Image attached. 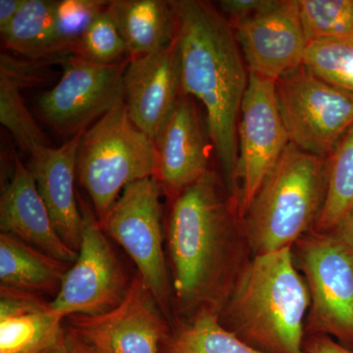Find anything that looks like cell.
I'll return each mask as SVG.
<instances>
[{
  "mask_svg": "<svg viewBox=\"0 0 353 353\" xmlns=\"http://www.w3.org/2000/svg\"><path fill=\"white\" fill-rule=\"evenodd\" d=\"M171 202L166 234L174 297L183 312L219 315L243 266L236 204L212 170Z\"/></svg>",
  "mask_w": 353,
  "mask_h": 353,
  "instance_id": "obj_1",
  "label": "cell"
},
{
  "mask_svg": "<svg viewBox=\"0 0 353 353\" xmlns=\"http://www.w3.org/2000/svg\"><path fill=\"white\" fill-rule=\"evenodd\" d=\"M182 92L201 102L222 180L236 202L238 127L250 72L232 25L211 2L172 1Z\"/></svg>",
  "mask_w": 353,
  "mask_h": 353,
  "instance_id": "obj_2",
  "label": "cell"
},
{
  "mask_svg": "<svg viewBox=\"0 0 353 353\" xmlns=\"http://www.w3.org/2000/svg\"><path fill=\"white\" fill-rule=\"evenodd\" d=\"M310 297L292 248L243 265L222 310L225 328L262 353H303Z\"/></svg>",
  "mask_w": 353,
  "mask_h": 353,
  "instance_id": "obj_3",
  "label": "cell"
},
{
  "mask_svg": "<svg viewBox=\"0 0 353 353\" xmlns=\"http://www.w3.org/2000/svg\"><path fill=\"white\" fill-rule=\"evenodd\" d=\"M326 188V159L290 143L241 220L253 254L294 248L312 232Z\"/></svg>",
  "mask_w": 353,
  "mask_h": 353,
  "instance_id": "obj_4",
  "label": "cell"
},
{
  "mask_svg": "<svg viewBox=\"0 0 353 353\" xmlns=\"http://www.w3.org/2000/svg\"><path fill=\"white\" fill-rule=\"evenodd\" d=\"M154 141L128 114L125 97L83 132L77 152V176L92 201L99 224L130 183L157 176Z\"/></svg>",
  "mask_w": 353,
  "mask_h": 353,
  "instance_id": "obj_5",
  "label": "cell"
},
{
  "mask_svg": "<svg viewBox=\"0 0 353 353\" xmlns=\"http://www.w3.org/2000/svg\"><path fill=\"white\" fill-rule=\"evenodd\" d=\"M294 248L310 297L306 334H326L353 352V252L314 232Z\"/></svg>",
  "mask_w": 353,
  "mask_h": 353,
  "instance_id": "obj_6",
  "label": "cell"
},
{
  "mask_svg": "<svg viewBox=\"0 0 353 353\" xmlns=\"http://www.w3.org/2000/svg\"><path fill=\"white\" fill-rule=\"evenodd\" d=\"M163 194L157 176L130 183L101 226L104 233L126 250L170 322L173 289L164 253L160 201Z\"/></svg>",
  "mask_w": 353,
  "mask_h": 353,
  "instance_id": "obj_7",
  "label": "cell"
},
{
  "mask_svg": "<svg viewBox=\"0 0 353 353\" xmlns=\"http://www.w3.org/2000/svg\"><path fill=\"white\" fill-rule=\"evenodd\" d=\"M275 90L290 143L326 159L353 125V94L320 80L303 65L276 81Z\"/></svg>",
  "mask_w": 353,
  "mask_h": 353,
  "instance_id": "obj_8",
  "label": "cell"
},
{
  "mask_svg": "<svg viewBox=\"0 0 353 353\" xmlns=\"http://www.w3.org/2000/svg\"><path fill=\"white\" fill-rule=\"evenodd\" d=\"M83 217L78 257L65 276L57 296L51 301L61 316H97L117 307L126 296L128 280L94 209L78 196Z\"/></svg>",
  "mask_w": 353,
  "mask_h": 353,
  "instance_id": "obj_9",
  "label": "cell"
},
{
  "mask_svg": "<svg viewBox=\"0 0 353 353\" xmlns=\"http://www.w3.org/2000/svg\"><path fill=\"white\" fill-rule=\"evenodd\" d=\"M238 143L236 208L243 220L290 143L279 110L273 81L250 73L241 104Z\"/></svg>",
  "mask_w": 353,
  "mask_h": 353,
  "instance_id": "obj_10",
  "label": "cell"
},
{
  "mask_svg": "<svg viewBox=\"0 0 353 353\" xmlns=\"http://www.w3.org/2000/svg\"><path fill=\"white\" fill-rule=\"evenodd\" d=\"M61 59V79L39 97V110L55 131L75 136L124 99V76L130 59L112 65L94 63L74 55Z\"/></svg>",
  "mask_w": 353,
  "mask_h": 353,
  "instance_id": "obj_11",
  "label": "cell"
},
{
  "mask_svg": "<svg viewBox=\"0 0 353 353\" xmlns=\"http://www.w3.org/2000/svg\"><path fill=\"white\" fill-rule=\"evenodd\" d=\"M65 329L108 353H161L171 332L139 274L117 307L101 315L71 316Z\"/></svg>",
  "mask_w": 353,
  "mask_h": 353,
  "instance_id": "obj_12",
  "label": "cell"
},
{
  "mask_svg": "<svg viewBox=\"0 0 353 353\" xmlns=\"http://www.w3.org/2000/svg\"><path fill=\"white\" fill-rule=\"evenodd\" d=\"M232 27L250 73L276 82L303 64L308 41L299 0H274L263 12Z\"/></svg>",
  "mask_w": 353,
  "mask_h": 353,
  "instance_id": "obj_13",
  "label": "cell"
},
{
  "mask_svg": "<svg viewBox=\"0 0 353 353\" xmlns=\"http://www.w3.org/2000/svg\"><path fill=\"white\" fill-rule=\"evenodd\" d=\"M124 88L130 119L155 141L183 94L176 38L161 50L130 58Z\"/></svg>",
  "mask_w": 353,
  "mask_h": 353,
  "instance_id": "obj_14",
  "label": "cell"
},
{
  "mask_svg": "<svg viewBox=\"0 0 353 353\" xmlns=\"http://www.w3.org/2000/svg\"><path fill=\"white\" fill-rule=\"evenodd\" d=\"M209 137L192 97L182 94L154 143L157 176L165 196L173 201L199 181L208 168Z\"/></svg>",
  "mask_w": 353,
  "mask_h": 353,
  "instance_id": "obj_15",
  "label": "cell"
},
{
  "mask_svg": "<svg viewBox=\"0 0 353 353\" xmlns=\"http://www.w3.org/2000/svg\"><path fill=\"white\" fill-rule=\"evenodd\" d=\"M0 230L66 263L78 257L60 238L29 167L18 157L0 199Z\"/></svg>",
  "mask_w": 353,
  "mask_h": 353,
  "instance_id": "obj_16",
  "label": "cell"
},
{
  "mask_svg": "<svg viewBox=\"0 0 353 353\" xmlns=\"http://www.w3.org/2000/svg\"><path fill=\"white\" fill-rule=\"evenodd\" d=\"M85 132V131H83ZM83 132L59 148L43 146L31 155L29 169L62 241L79 252L83 217L76 194L77 152Z\"/></svg>",
  "mask_w": 353,
  "mask_h": 353,
  "instance_id": "obj_17",
  "label": "cell"
},
{
  "mask_svg": "<svg viewBox=\"0 0 353 353\" xmlns=\"http://www.w3.org/2000/svg\"><path fill=\"white\" fill-rule=\"evenodd\" d=\"M64 321L43 296L0 285V353H53Z\"/></svg>",
  "mask_w": 353,
  "mask_h": 353,
  "instance_id": "obj_18",
  "label": "cell"
},
{
  "mask_svg": "<svg viewBox=\"0 0 353 353\" xmlns=\"http://www.w3.org/2000/svg\"><path fill=\"white\" fill-rule=\"evenodd\" d=\"M108 10L126 43L130 58L161 50L176 38L172 1L111 0Z\"/></svg>",
  "mask_w": 353,
  "mask_h": 353,
  "instance_id": "obj_19",
  "label": "cell"
},
{
  "mask_svg": "<svg viewBox=\"0 0 353 353\" xmlns=\"http://www.w3.org/2000/svg\"><path fill=\"white\" fill-rule=\"evenodd\" d=\"M46 64L0 54V123L30 155L46 146V137L26 108L21 90L38 82L39 69Z\"/></svg>",
  "mask_w": 353,
  "mask_h": 353,
  "instance_id": "obj_20",
  "label": "cell"
},
{
  "mask_svg": "<svg viewBox=\"0 0 353 353\" xmlns=\"http://www.w3.org/2000/svg\"><path fill=\"white\" fill-rule=\"evenodd\" d=\"M71 264L50 256L12 234H0V285L43 296H57Z\"/></svg>",
  "mask_w": 353,
  "mask_h": 353,
  "instance_id": "obj_21",
  "label": "cell"
},
{
  "mask_svg": "<svg viewBox=\"0 0 353 353\" xmlns=\"http://www.w3.org/2000/svg\"><path fill=\"white\" fill-rule=\"evenodd\" d=\"M54 0H27L1 34L8 50L34 61L61 59L55 32Z\"/></svg>",
  "mask_w": 353,
  "mask_h": 353,
  "instance_id": "obj_22",
  "label": "cell"
},
{
  "mask_svg": "<svg viewBox=\"0 0 353 353\" xmlns=\"http://www.w3.org/2000/svg\"><path fill=\"white\" fill-rule=\"evenodd\" d=\"M161 353H262L243 343L220 321L217 313L203 311L170 332Z\"/></svg>",
  "mask_w": 353,
  "mask_h": 353,
  "instance_id": "obj_23",
  "label": "cell"
},
{
  "mask_svg": "<svg viewBox=\"0 0 353 353\" xmlns=\"http://www.w3.org/2000/svg\"><path fill=\"white\" fill-rule=\"evenodd\" d=\"M326 196L312 232L327 234L353 203V125L326 158Z\"/></svg>",
  "mask_w": 353,
  "mask_h": 353,
  "instance_id": "obj_24",
  "label": "cell"
},
{
  "mask_svg": "<svg viewBox=\"0 0 353 353\" xmlns=\"http://www.w3.org/2000/svg\"><path fill=\"white\" fill-rule=\"evenodd\" d=\"M299 6L308 43H353V0H299Z\"/></svg>",
  "mask_w": 353,
  "mask_h": 353,
  "instance_id": "obj_25",
  "label": "cell"
},
{
  "mask_svg": "<svg viewBox=\"0 0 353 353\" xmlns=\"http://www.w3.org/2000/svg\"><path fill=\"white\" fill-rule=\"evenodd\" d=\"M303 66L330 85L353 94V43L321 41L309 43Z\"/></svg>",
  "mask_w": 353,
  "mask_h": 353,
  "instance_id": "obj_26",
  "label": "cell"
},
{
  "mask_svg": "<svg viewBox=\"0 0 353 353\" xmlns=\"http://www.w3.org/2000/svg\"><path fill=\"white\" fill-rule=\"evenodd\" d=\"M72 55L102 65L118 64L130 59L126 43L108 7L90 25Z\"/></svg>",
  "mask_w": 353,
  "mask_h": 353,
  "instance_id": "obj_27",
  "label": "cell"
},
{
  "mask_svg": "<svg viewBox=\"0 0 353 353\" xmlns=\"http://www.w3.org/2000/svg\"><path fill=\"white\" fill-rule=\"evenodd\" d=\"M105 0H60L55 8V32L61 58L73 54L97 16L108 8Z\"/></svg>",
  "mask_w": 353,
  "mask_h": 353,
  "instance_id": "obj_28",
  "label": "cell"
},
{
  "mask_svg": "<svg viewBox=\"0 0 353 353\" xmlns=\"http://www.w3.org/2000/svg\"><path fill=\"white\" fill-rule=\"evenodd\" d=\"M273 2L274 0H221L218 6L230 24L234 26L263 12Z\"/></svg>",
  "mask_w": 353,
  "mask_h": 353,
  "instance_id": "obj_29",
  "label": "cell"
},
{
  "mask_svg": "<svg viewBox=\"0 0 353 353\" xmlns=\"http://www.w3.org/2000/svg\"><path fill=\"white\" fill-rule=\"evenodd\" d=\"M303 353H353L326 334H306Z\"/></svg>",
  "mask_w": 353,
  "mask_h": 353,
  "instance_id": "obj_30",
  "label": "cell"
},
{
  "mask_svg": "<svg viewBox=\"0 0 353 353\" xmlns=\"http://www.w3.org/2000/svg\"><path fill=\"white\" fill-rule=\"evenodd\" d=\"M353 252V203L329 233Z\"/></svg>",
  "mask_w": 353,
  "mask_h": 353,
  "instance_id": "obj_31",
  "label": "cell"
},
{
  "mask_svg": "<svg viewBox=\"0 0 353 353\" xmlns=\"http://www.w3.org/2000/svg\"><path fill=\"white\" fill-rule=\"evenodd\" d=\"M27 0H0V32L3 34Z\"/></svg>",
  "mask_w": 353,
  "mask_h": 353,
  "instance_id": "obj_32",
  "label": "cell"
},
{
  "mask_svg": "<svg viewBox=\"0 0 353 353\" xmlns=\"http://www.w3.org/2000/svg\"><path fill=\"white\" fill-rule=\"evenodd\" d=\"M66 331L68 334L70 341L73 343L75 347L77 352L79 353H108L101 350V347H97V345H92V343H88V341H83V339L79 338L76 334L70 333L69 331Z\"/></svg>",
  "mask_w": 353,
  "mask_h": 353,
  "instance_id": "obj_33",
  "label": "cell"
},
{
  "mask_svg": "<svg viewBox=\"0 0 353 353\" xmlns=\"http://www.w3.org/2000/svg\"><path fill=\"white\" fill-rule=\"evenodd\" d=\"M65 329V328H64ZM53 353H79L77 352L75 347H74L72 341H70L68 334L66 331L64 332L63 336L58 343L57 348H55Z\"/></svg>",
  "mask_w": 353,
  "mask_h": 353,
  "instance_id": "obj_34",
  "label": "cell"
}]
</instances>
